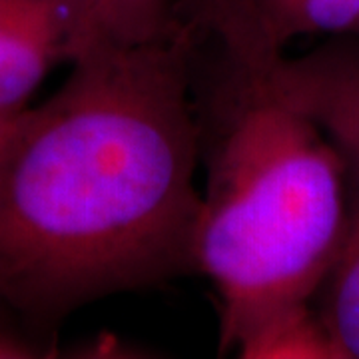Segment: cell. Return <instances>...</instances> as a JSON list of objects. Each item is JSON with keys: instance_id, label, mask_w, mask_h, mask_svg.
<instances>
[{"instance_id": "obj_2", "label": "cell", "mask_w": 359, "mask_h": 359, "mask_svg": "<svg viewBox=\"0 0 359 359\" xmlns=\"http://www.w3.org/2000/svg\"><path fill=\"white\" fill-rule=\"evenodd\" d=\"M212 39L208 84L194 98L204 168L196 271L214 285L219 349L278 311L309 304L346 233L349 174L339 146L280 74L283 50L233 0H200Z\"/></svg>"}, {"instance_id": "obj_6", "label": "cell", "mask_w": 359, "mask_h": 359, "mask_svg": "<svg viewBox=\"0 0 359 359\" xmlns=\"http://www.w3.org/2000/svg\"><path fill=\"white\" fill-rule=\"evenodd\" d=\"M236 351L244 359H344L311 302L278 311L245 335Z\"/></svg>"}, {"instance_id": "obj_8", "label": "cell", "mask_w": 359, "mask_h": 359, "mask_svg": "<svg viewBox=\"0 0 359 359\" xmlns=\"http://www.w3.org/2000/svg\"><path fill=\"white\" fill-rule=\"evenodd\" d=\"M11 311L0 304V359H22L44 355L42 347L11 320Z\"/></svg>"}, {"instance_id": "obj_7", "label": "cell", "mask_w": 359, "mask_h": 359, "mask_svg": "<svg viewBox=\"0 0 359 359\" xmlns=\"http://www.w3.org/2000/svg\"><path fill=\"white\" fill-rule=\"evenodd\" d=\"M76 2L84 26V50L96 44L148 42L164 34L174 20L170 0H76Z\"/></svg>"}, {"instance_id": "obj_3", "label": "cell", "mask_w": 359, "mask_h": 359, "mask_svg": "<svg viewBox=\"0 0 359 359\" xmlns=\"http://www.w3.org/2000/svg\"><path fill=\"white\" fill-rule=\"evenodd\" d=\"M321 126L339 146L349 174L346 233L334 269L323 283L321 318L344 359H359V126L344 120H327Z\"/></svg>"}, {"instance_id": "obj_5", "label": "cell", "mask_w": 359, "mask_h": 359, "mask_svg": "<svg viewBox=\"0 0 359 359\" xmlns=\"http://www.w3.org/2000/svg\"><path fill=\"white\" fill-rule=\"evenodd\" d=\"M266 39L285 48L316 34L359 39V0H233Z\"/></svg>"}, {"instance_id": "obj_1", "label": "cell", "mask_w": 359, "mask_h": 359, "mask_svg": "<svg viewBox=\"0 0 359 359\" xmlns=\"http://www.w3.org/2000/svg\"><path fill=\"white\" fill-rule=\"evenodd\" d=\"M192 22L96 44L0 128V304L48 330L196 271L202 210Z\"/></svg>"}, {"instance_id": "obj_4", "label": "cell", "mask_w": 359, "mask_h": 359, "mask_svg": "<svg viewBox=\"0 0 359 359\" xmlns=\"http://www.w3.org/2000/svg\"><path fill=\"white\" fill-rule=\"evenodd\" d=\"M282 58L285 84L308 108L359 124V40L337 42L302 58Z\"/></svg>"}]
</instances>
